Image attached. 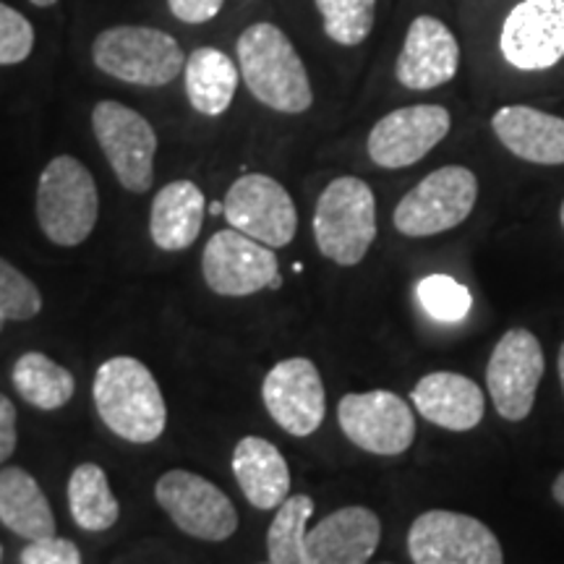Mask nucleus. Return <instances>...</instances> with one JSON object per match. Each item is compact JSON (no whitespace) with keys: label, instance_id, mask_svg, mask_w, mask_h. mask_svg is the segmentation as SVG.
Instances as JSON below:
<instances>
[{"label":"nucleus","instance_id":"nucleus-1","mask_svg":"<svg viewBox=\"0 0 564 564\" xmlns=\"http://www.w3.org/2000/svg\"><path fill=\"white\" fill-rule=\"evenodd\" d=\"M91 394L102 423L121 440L150 444L165 432V398L158 379L139 358H108L95 373Z\"/></svg>","mask_w":564,"mask_h":564},{"label":"nucleus","instance_id":"nucleus-2","mask_svg":"<svg viewBox=\"0 0 564 564\" xmlns=\"http://www.w3.org/2000/svg\"><path fill=\"white\" fill-rule=\"evenodd\" d=\"M236 53L246 87L259 102L291 116L312 108V82L285 32L259 21L238 37Z\"/></svg>","mask_w":564,"mask_h":564},{"label":"nucleus","instance_id":"nucleus-3","mask_svg":"<svg viewBox=\"0 0 564 564\" xmlns=\"http://www.w3.org/2000/svg\"><path fill=\"white\" fill-rule=\"evenodd\" d=\"M100 217V194L89 167L70 154L51 160L37 183V223L55 246H82Z\"/></svg>","mask_w":564,"mask_h":564},{"label":"nucleus","instance_id":"nucleus-4","mask_svg":"<svg viewBox=\"0 0 564 564\" xmlns=\"http://www.w3.org/2000/svg\"><path fill=\"white\" fill-rule=\"evenodd\" d=\"M314 238L322 257L340 267H356L377 238V199L356 175H343L324 188L314 212Z\"/></svg>","mask_w":564,"mask_h":564},{"label":"nucleus","instance_id":"nucleus-5","mask_svg":"<svg viewBox=\"0 0 564 564\" xmlns=\"http://www.w3.org/2000/svg\"><path fill=\"white\" fill-rule=\"evenodd\" d=\"M91 61L102 74L139 87H165L186 68L178 40L152 26H112L100 32L91 45Z\"/></svg>","mask_w":564,"mask_h":564},{"label":"nucleus","instance_id":"nucleus-6","mask_svg":"<svg viewBox=\"0 0 564 564\" xmlns=\"http://www.w3.org/2000/svg\"><path fill=\"white\" fill-rule=\"evenodd\" d=\"M476 199L478 181L474 171L463 165H447L429 173L400 199L392 223L408 238L440 236L468 220Z\"/></svg>","mask_w":564,"mask_h":564},{"label":"nucleus","instance_id":"nucleus-7","mask_svg":"<svg viewBox=\"0 0 564 564\" xmlns=\"http://www.w3.org/2000/svg\"><path fill=\"white\" fill-rule=\"evenodd\" d=\"M415 564H505L502 544L481 520L453 510H429L408 531Z\"/></svg>","mask_w":564,"mask_h":564},{"label":"nucleus","instance_id":"nucleus-8","mask_svg":"<svg viewBox=\"0 0 564 564\" xmlns=\"http://www.w3.org/2000/svg\"><path fill=\"white\" fill-rule=\"evenodd\" d=\"M91 129L126 192H150L158 154V133L152 123L121 102L105 100L91 110Z\"/></svg>","mask_w":564,"mask_h":564},{"label":"nucleus","instance_id":"nucleus-9","mask_svg":"<svg viewBox=\"0 0 564 564\" xmlns=\"http://www.w3.org/2000/svg\"><path fill=\"white\" fill-rule=\"evenodd\" d=\"M544 371V350L531 329L514 327L494 345L486 366V387L505 421H525L531 415Z\"/></svg>","mask_w":564,"mask_h":564},{"label":"nucleus","instance_id":"nucleus-10","mask_svg":"<svg viewBox=\"0 0 564 564\" xmlns=\"http://www.w3.org/2000/svg\"><path fill=\"white\" fill-rule=\"evenodd\" d=\"M162 510L183 533L199 541H228L238 528V512L220 486L192 470H167L154 486Z\"/></svg>","mask_w":564,"mask_h":564},{"label":"nucleus","instance_id":"nucleus-11","mask_svg":"<svg viewBox=\"0 0 564 564\" xmlns=\"http://www.w3.org/2000/svg\"><path fill=\"white\" fill-rule=\"evenodd\" d=\"M343 434L371 455H403L415 440V415L400 394L387 390L350 392L337 405Z\"/></svg>","mask_w":564,"mask_h":564},{"label":"nucleus","instance_id":"nucleus-12","mask_svg":"<svg viewBox=\"0 0 564 564\" xmlns=\"http://www.w3.org/2000/svg\"><path fill=\"white\" fill-rule=\"evenodd\" d=\"M225 220L253 241L282 249L293 243L299 230V212L285 186L270 175H241L225 196Z\"/></svg>","mask_w":564,"mask_h":564},{"label":"nucleus","instance_id":"nucleus-13","mask_svg":"<svg viewBox=\"0 0 564 564\" xmlns=\"http://www.w3.org/2000/svg\"><path fill=\"white\" fill-rule=\"evenodd\" d=\"M202 274L212 293L225 299H243L270 288L280 274V267L270 246L230 228L215 232L204 246Z\"/></svg>","mask_w":564,"mask_h":564},{"label":"nucleus","instance_id":"nucleus-14","mask_svg":"<svg viewBox=\"0 0 564 564\" xmlns=\"http://www.w3.org/2000/svg\"><path fill=\"white\" fill-rule=\"evenodd\" d=\"M453 118L442 105H411L392 110L373 126L366 150L373 165L400 171L421 162L449 133Z\"/></svg>","mask_w":564,"mask_h":564},{"label":"nucleus","instance_id":"nucleus-15","mask_svg":"<svg viewBox=\"0 0 564 564\" xmlns=\"http://www.w3.org/2000/svg\"><path fill=\"white\" fill-rule=\"evenodd\" d=\"M262 400L274 423L291 436H312L327 411L322 373L308 358L274 364L262 382Z\"/></svg>","mask_w":564,"mask_h":564},{"label":"nucleus","instance_id":"nucleus-16","mask_svg":"<svg viewBox=\"0 0 564 564\" xmlns=\"http://www.w3.org/2000/svg\"><path fill=\"white\" fill-rule=\"evenodd\" d=\"M499 47L520 70H544L564 58V0H520L505 19Z\"/></svg>","mask_w":564,"mask_h":564},{"label":"nucleus","instance_id":"nucleus-17","mask_svg":"<svg viewBox=\"0 0 564 564\" xmlns=\"http://www.w3.org/2000/svg\"><path fill=\"white\" fill-rule=\"evenodd\" d=\"M460 68V45L447 24L434 17H419L405 34L398 58V82L405 89L426 91L453 82Z\"/></svg>","mask_w":564,"mask_h":564},{"label":"nucleus","instance_id":"nucleus-18","mask_svg":"<svg viewBox=\"0 0 564 564\" xmlns=\"http://www.w3.org/2000/svg\"><path fill=\"white\" fill-rule=\"evenodd\" d=\"M382 539V523L369 507H343L308 531L314 564H369Z\"/></svg>","mask_w":564,"mask_h":564},{"label":"nucleus","instance_id":"nucleus-19","mask_svg":"<svg viewBox=\"0 0 564 564\" xmlns=\"http://www.w3.org/2000/svg\"><path fill=\"white\" fill-rule=\"evenodd\" d=\"M411 403L429 423L447 432H470L484 421L486 413L481 387L455 371L426 373L413 387Z\"/></svg>","mask_w":564,"mask_h":564},{"label":"nucleus","instance_id":"nucleus-20","mask_svg":"<svg viewBox=\"0 0 564 564\" xmlns=\"http://www.w3.org/2000/svg\"><path fill=\"white\" fill-rule=\"evenodd\" d=\"M491 129L514 158L535 165H564V118L528 105H507L494 112Z\"/></svg>","mask_w":564,"mask_h":564},{"label":"nucleus","instance_id":"nucleus-21","mask_svg":"<svg viewBox=\"0 0 564 564\" xmlns=\"http://www.w3.org/2000/svg\"><path fill=\"white\" fill-rule=\"evenodd\" d=\"M232 476L257 510H274L291 491V468L282 453L262 436H243L232 449Z\"/></svg>","mask_w":564,"mask_h":564},{"label":"nucleus","instance_id":"nucleus-22","mask_svg":"<svg viewBox=\"0 0 564 564\" xmlns=\"http://www.w3.org/2000/svg\"><path fill=\"white\" fill-rule=\"evenodd\" d=\"M207 202L194 181H173L152 202L150 236L162 251H183L199 238Z\"/></svg>","mask_w":564,"mask_h":564},{"label":"nucleus","instance_id":"nucleus-23","mask_svg":"<svg viewBox=\"0 0 564 564\" xmlns=\"http://www.w3.org/2000/svg\"><path fill=\"white\" fill-rule=\"evenodd\" d=\"M0 523L26 541L55 535L51 502L24 468L0 470Z\"/></svg>","mask_w":564,"mask_h":564},{"label":"nucleus","instance_id":"nucleus-24","mask_svg":"<svg viewBox=\"0 0 564 564\" xmlns=\"http://www.w3.org/2000/svg\"><path fill=\"white\" fill-rule=\"evenodd\" d=\"M186 95L202 116H223L238 89V66L217 47H196L186 58Z\"/></svg>","mask_w":564,"mask_h":564},{"label":"nucleus","instance_id":"nucleus-25","mask_svg":"<svg viewBox=\"0 0 564 564\" xmlns=\"http://www.w3.org/2000/svg\"><path fill=\"white\" fill-rule=\"evenodd\" d=\"M68 510L74 523L89 533L108 531L118 523L121 505L112 497L110 481L100 465H76L68 478Z\"/></svg>","mask_w":564,"mask_h":564},{"label":"nucleus","instance_id":"nucleus-26","mask_svg":"<svg viewBox=\"0 0 564 564\" xmlns=\"http://www.w3.org/2000/svg\"><path fill=\"white\" fill-rule=\"evenodd\" d=\"M11 379L24 403L40 408V411H58L74 398L76 390L70 371L37 350L19 356V361L13 364Z\"/></svg>","mask_w":564,"mask_h":564},{"label":"nucleus","instance_id":"nucleus-27","mask_svg":"<svg viewBox=\"0 0 564 564\" xmlns=\"http://www.w3.org/2000/svg\"><path fill=\"white\" fill-rule=\"evenodd\" d=\"M314 514V499L306 494H293L278 507L270 533L267 554L272 564H314L308 554V518Z\"/></svg>","mask_w":564,"mask_h":564},{"label":"nucleus","instance_id":"nucleus-28","mask_svg":"<svg viewBox=\"0 0 564 564\" xmlns=\"http://www.w3.org/2000/svg\"><path fill=\"white\" fill-rule=\"evenodd\" d=\"M324 32L337 45L356 47L369 37L377 17V0H316Z\"/></svg>","mask_w":564,"mask_h":564},{"label":"nucleus","instance_id":"nucleus-29","mask_svg":"<svg viewBox=\"0 0 564 564\" xmlns=\"http://www.w3.org/2000/svg\"><path fill=\"white\" fill-rule=\"evenodd\" d=\"M415 293L426 314L436 322H460L474 306L468 288L447 274H429L419 282Z\"/></svg>","mask_w":564,"mask_h":564},{"label":"nucleus","instance_id":"nucleus-30","mask_svg":"<svg viewBox=\"0 0 564 564\" xmlns=\"http://www.w3.org/2000/svg\"><path fill=\"white\" fill-rule=\"evenodd\" d=\"M0 312L9 322H30L42 312L40 288L3 257H0Z\"/></svg>","mask_w":564,"mask_h":564},{"label":"nucleus","instance_id":"nucleus-31","mask_svg":"<svg viewBox=\"0 0 564 564\" xmlns=\"http://www.w3.org/2000/svg\"><path fill=\"white\" fill-rule=\"evenodd\" d=\"M34 51L32 21L11 6L0 3V66H17Z\"/></svg>","mask_w":564,"mask_h":564},{"label":"nucleus","instance_id":"nucleus-32","mask_svg":"<svg viewBox=\"0 0 564 564\" xmlns=\"http://www.w3.org/2000/svg\"><path fill=\"white\" fill-rule=\"evenodd\" d=\"M21 564H82V552L74 541L47 535L30 541V546L21 552Z\"/></svg>","mask_w":564,"mask_h":564},{"label":"nucleus","instance_id":"nucleus-33","mask_svg":"<svg viewBox=\"0 0 564 564\" xmlns=\"http://www.w3.org/2000/svg\"><path fill=\"white\" fill-rule=\"evenodd\" d=\"M173 17L186 24H207L223 11L225 0H167Z\"/></svg>","mask_w":564,"mask_h":564},{"label":"nucleus","instance_id":"nucleus-34","mask_svg":"<svg viewBox=\"0 0 564 564\" xmlns=\"http://www.w3.org/2000/svg\"><path fill=\"white\" fill-rule=\"evenodd\" d=\"M17 449V408L0 392V463H6Z\"/></svg>","mask_w":564,"mask_h":564},{"label":"nucleus","instance_id":"nucleus-35","mask_svg":"<svg viewBox=\"0 0 564 564\" xmlns=\"http://www.w3.org/2000/svg\"><path fill=\"white\" fill-rule=\"evenodd\" d=\"M552 494H554V502L564 507V470L560 476L554 478V486H552Z\"/></svg>","mask_w":564,"mask_h":564},{"label":"nucleus","instance_id":"nucleus-36","mask_svg":"<svg viewBox=\"0 0 564 564\" xmlns=\"http://www.w3.org/2000/svg\"><path fill=\"white\" fill-rule=\"evenodd\" d=\"M209 215H217V217L225 215V204H220V202H212V204H209Z\"/></svg>","mask_w":564,"mask_h":564},{"label":"nucleus","instance_id":"nucleus-37","mask_svg":"<svg viewBox=\"0 0 564 564\" xmlns=\"http://www.w3.org/2000/svg\"><path fill=\"white\" fill-rule=\"evenodd\" d=\"M30 3L37 6V9H51V6L58 3V0H30Z\"/></svg>","mask_w":564,"mask_h":564},{"label":"nucleus","instance_id":"nucleus-38","mask_svg":"<svg viewBox=\"0 0 564 564\" xmlns=\"http://www.w3.org/2000/svg\"><path fill=\"white\" fill-rule=\"evenodd\" d=\"M560 379H562V392H564V343L560 348Z\"/></svg>","mask_w":564,"mask_h":564},{"label":"nucleus","instance_id":"nucleus-39","mask_svg":"<svg viewBox=\"0 0 564 564\" xmlns=\"http://www.w3.org/2000/svg\"><path fill=\"white\" fill-rule=\"evenodd\" d=\"M6 322H9V319H6L3 312H0V329H3V324H6Z\"/></svg>","mask_w":564,"mask_h":564},{"label":"nucleus","instance_id":"nucleus-40","mask_svg":"<svg viewBox=\"0 0 564 564\" xmlns=\"http://www.w3.org/2000/svg\"><path fill=\"white\" fill-rule=\"evenodd\" d=\"M560 217H562V228H564V202H562V209H560Z\"/></svg>","mask_w":564,"mask_h":564},{"label":"nucleus","instance_id":"nucleus-41","mask_svg":"<svg viewBox=\"0 0 564 564\" xmlns=\"http://www.w3.org/2000/svg\"><path fill=\"white\" fill-rule=\"evenodd\" d=\"M0 560H3V546H0Z\"/></svg>","mask_w":564,"mask_h":564},{"label":"nucleus","instance_id":"nucleus-42","mask_svg":"<svg viewBox=\"0 0 564 564\" xmlns=\"http://www.w3.org/2000/svg\"><path fill=\"white\" fill-rule=\"evenodd\" d=\"M267 564H272V562H267Z\"/></svg>","mask_w":564,"mask_h":564}]
</instances>
